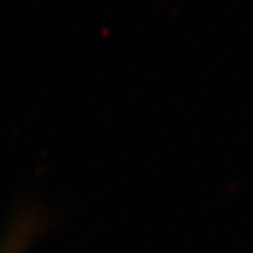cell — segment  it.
<instances>
[{
    "mask_svg": "<svg viewBox=\"0 0 253 253\" xmlns=\"http://www.w3.org/2000/svg\"><path fill=\"white\" fill-rule=\"evenodd\" d=\"M39 227L41 220L34 211L18 214L2 237L0 253H25Z\"/></svg>",
    "mask_w": 253,
    "mask_h": 253,
    "instance_id": "obj_1",
    "label": "cell"
}]
</instances>
